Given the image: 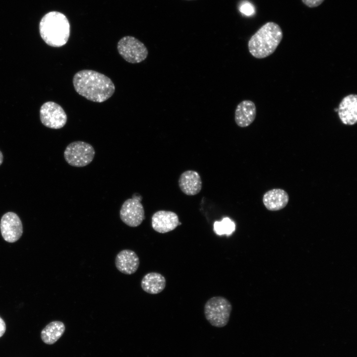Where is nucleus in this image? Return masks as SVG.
<instances>
[{
	"instance_id": "1",
	"label": "nucleus",
	"mask_w": 357,
	"mask_h": 357,
	"mask_svg": "<svg viewBox=\"0 0 357 357\" xmlns=\"http://www.w3.org/2000/svg\"><path fill=\"white\" fill-rule=\"evenodd\" d=\"M72 82L78 94L94 102H105L115 91V85L109 77L93 70L78 71L74 74Z\"/></svg>"
},
{
	"instance_id": "2",
	"label": "nucleus",
	"mask_w": 357,
	"mask_h": 357,
	"mask_svg": "<svg viewBox=\"0 0 357 357\" xmlns=\"http://www.w3.org/2000/svg\"><path fill=\"white\" fill-rule=\"evenodd\" d=\"M282 38L283 31L280 26L274 22H267L249 40V52L256 59L266 58L275 51Z\"/></svg>"
},
{
	"instance_id": "3",
	"label": "nucleus",
	"mask_w": 357,
	"mask_h": 357,
	"mask_svg": "<svg viewBox=\"0 0 357 357\" xmlns=\"http://www.w3.org/2000/svg\"><path fill=\"white\" fill-rule=\"evenodd\" d=\"M69 22L63 13L53 11L46 13L39 24L41 38L49 46L60 47L65 45L70 36Z\"/></svg>"
},
{
	"instance_id": "4",
	"label": "nucleus",
	"mask_w": 357,
	"mask_h": 357,
	"mask_svg": "<svg viewBox=\"0 0 357 357\" xmlns=\"http://www.w3.org/2000/svg\"><path fill=\"white\" fill-rule=\"evenodd\" d=\"M232 305L226 298L213 297L205 303L204 312L206 319L213 326L221 328L228 323Z\"/></svg>"
},
{
	"instance_id": "5",
	"label": "nucleus",
	"mask_w": 357,
	"mask_h": 357,
	"mask_svg": "<svg viewBox=\"0 0 357 357\" xmlns=\"http://www.w3.org/2000/svg\"><path fill=\"white\" fill-rule=\"evenodd\" d=\"M95 154V150L91 144L76 141L67 146L64 151V158L70 166L82 167L91 163Z\"/></svg>"
},
{
	"instance_id": "6",
	"label": "nucleus",
	"mask_w": 357,
	"mask_h": 357,
	"mask_svg": "<svg viewBox=\"0 0 357 357\" xmlns=\"http://www.w3.org/2000/svg\"><path fill=\"white\" fill-rule=\"evenodd\" d=\"M117 49L119 55L131 63H140L147 57L148 52L145 45L134 37L126 36L118 43Z\"/></svg>"
},
{
	"instance_id": "7",
	"label": "nucleus",
	"mask_w": 357,
	"mask_h": 357,
	"mask_svg": "<svg viewBox=\"0 0 357 357\" xmlns=\"http://www.w3.org/2000/svg\"><path fill=\"white\" fill-rule=\"evenodd\" d=\"M142 197L134 194L131 198L126 200L120 210L121 221L131 227L139 226L145 219L144 210L141 203Z\"/></svg>"
},
{
	"instance_id": "8",
	"label": "nucleus",
	"mask_w": 357,
	"mask_h": 357,
	"mask_svg": "<svg viewBox=\"0 0 357 357\" xmlns=\"http://www.w3.org/2000/svg\"><path fill=\"white\" fill-rule=\"evenodd\" d=\"M40 117L43 125L53 129L62 128L67 121L66 114L62 107L51 101L42 105L40 110Z\"/></svg>"
},
{
	"instance_id": "9",
	"label": "nucleus",
	"mask_w": 357,
	"mask_h": 357,
	"mask_svg": "<svg viewBox=\"0 0 357 357\" xmlns=\"http://www.w3.org/2000/svg\"><path fill=\"white\" fill-rule=\"evenodd\" d=\"M0 229L2 238L8 242L16 241L23 233V226L20 218L12 212H7L2 216Z\"/></svg>"
},
{
	"instance_id": "10",
	"label": "nucleus",
	"mask_w": 357,
	"mask_h": 357,
	"mask_svg": "<svg viewBox=\"0 0 357 357\" xmlns=\"http://www.w3.org/2000/svg\"><path fill=\"white\" fill-rule=\"evenodd\" d=\"M178 215L172 211L160 210L152 217V227L160 233H166L175 229L181 225Z\"/></svg>"
},
{
	"instance_id": "11",
	"label": "nucleus",
	"mask_w": 357,
	"mask_h": 357,
	"mask_svg": "<svg viewBox=\"0 0 357 357\" xmlns=\"http://www.w3.org/2000/svg\"><path fill=\"white\" fill-rule=\"evenodd\" d=\"M338 113L343 124H355L357 122V95L352 94L345 96L339 105Z\"/></svg>"
},
{
	"instance_id": "12",
	"label": "nucleus",
	"mask_w": 357,
	"mask_h": 357,
	"mask_svg": "<svg viewBox=\"0 0 357 357\" xmlns=\"http://www.w3.org/2000/svg\"><path fill=\"white\" fill-rule=\"evenodd\" d=\"M115 265L120 272L131 275L134 273L139 267V257L133 250L123 249L117 255Z\"/></svg>"
},
{
	"instance_id": "13",
	"label": "nucleus",
	"mask_w": 357,
	"mask_h": 357,
	"mask_svg": "<svg viewBox=\"0 0 357 357\" xmlns=\"http://www.w3.org/2000/svg\"><path fill=\"white\" fill-rule=\"evenodd\" d=\"M202 180L199 174L193 170L182 173L178 179V185L181 191L187 195H195L202 188Z\"/></svg>"
},
{
	"instance_id": "14",
	"label": "nucleus",
	"mask_w": 357,
	"mask_h": 357,
	"mask_svg": "<svg viewBox=\"0 0 357 357\" xmlns=\"http://www.w3.org/2000/svg\"><path fill=\"white\" fill-rule=\"evenodd\" d=\"M256 115L255 104L250 100H243L240 102L235 110V120L240 127L250 125L254 120Z\"/></svg>"
},
{
	"instance_id": "15",
	"label": "nucleus",
	"mask_w": 357,
	"mask_h": 357,
	"mask_svg": "<svg viewBox=\"0 0 357 357\" xmlns=\"http://www.w3.org/2000/svg\"><path fill=\"white\" fill-rule=\"evenodd\" d=\"M289 196L284 189L275 188L268 190L263 196V203L265 207L270 211L281 210L288 204Z\"/></svg>"
},
{
	"instance_id": "16",
	"label": "nucleus",
	"mask_w": 357,
	"mask_h": 357,
	"mask_svg": "<svg viewBox=\"0 0 357 357\" xmlns=\"http://www.w3.org/2000/svg\"><path fill=\"white\" fill-rule=\"evenodd\" d=\"M166 280L161 274L150 272L146 274L141 282L142 289L145 292L150 294H157L165 288Z\"/></svg>"
},
{
	"instance_id": "17",
	"label": "nucleus",
	"mask_w": 357,
	"mask_h": 357,
	"mask_svg": "<svg viewBox=\"0 0 357 357\" xmlns=\"http://www.w3.org/2000/svg\"><path fill=\"white\" fill-rule=\"evenodd\" d=\"M64 331L63 323L60 321H54L49 323L42 330L41 338L44 343L52 345L62 336Z\"/></svg>"
},
{
	"instance_id": "18",
	"label": "nucleus",
	"mask_w": 357,
	"mask_h": 357,
	"mask_svg": "<svg viewBox=\"0 0 357 357\" xmlns=\"http://www.w3.org/2000/svg\"><path fill=\"white\" fill-rule=\"evenodd\" d=\"M213 228L214 232L218 235L230 236L235 232L236 225L230 218L225 217L220 221H215Z\"/></svg>"
},
{
	"instance_id": "19",
	"label": "nucleus",
	"mask_w": 357,
	"mask_h": 357,
	"mask_svg": "<svg viewBox=\"0 0 357 357\" xmlns=\"http://www.w3.org/2000/svg\"><path fill=\"white\" fill-rule=\"evenodd\" d=\"M239 9L241 13L247 16L253 15L255 11L253 5L247 1L242 3Z\"/></svg>"
},
{
	"instance_id": "20",
	"label": "nucleus",
	"mask_w": 357,
	"mask_h": 357,
	"mask_svg": "<svg viewBox=\"0 0 357 357\" xmlns=\"http://www.w3.org/2000/svg\"><path fill=\"white\" fill-rule=\"evenodd\" d=\"M304 5L310 8L320 5L324 0H301Z\"/></svg>"
},
{
	"instance_id": "21",
	"label": "nucleus",
	"mask_w": 357,
	"mask_h": 357,
	"mask_svg": "<svg viewBox=\"0 0 357 357\" xmlns=\"http://www.w3.org/2000/svg\"><path fill=\"white\" fill-rule=\"evenodd\" d=\"M6 331V325L4 320L0 317V338L4 334Z\"/></svg>"
},
{
	"instance_id": "22",
	"label": "nucleus",
	"mask_w": 357,
	"mask_h": 357,
	"mask_svg": "<svg viewBox=\"0 0 357 357\" xmlns=\"http://www.w3.org/2000/svg\"><path fill=\"white\" fill-rule=\"evenodd\" d=\"M3 155L1 152L0 151V166L1 165L2 162H3Z\"/></svg>"
},
{
	"instance_id": "23",
	"label": "nucleus",
	"mask_w": 357,
	"mask_h": 357,
	"mask_svg": "<svg viewBox=\"0 0 357 357\" xmlns=\"http://www.w3.org/2000/svg\"><path fill=\"white\" fill-rule=\"evenodd\" d=\"M335 112H338V109L337 108L335 109Z\"/></svg>"
},
{
	"instance_id": "24",
	"label": "nucleus",
	"mask_w": 357,
	"mask_h": 357,
	"mask_svg": "<svg viewBox=\"0 0 357 357\" xmlns=\"http://www.w3.org/2000/svg\"></svg>"
}]
</instances>
